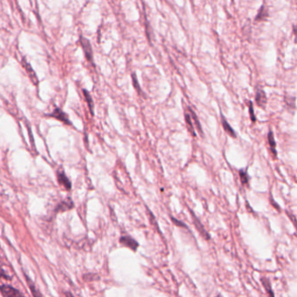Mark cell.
<instances>
[{"label":"cell","mask_w":297,"mask_h":297,"mask_svg":"<svg viewBox=\"0 0 297 297\" xmlns=\"http://www.w3.org/2000/svg\"><path fill=\"white\" fill-rule=\"evenodd\" d=\"M191 215L192 217H193V221H194L195 229H197V231L200 233V235H201L205 240H210V239H211L210 234H209V232L207 231L206 229L204 228L202 223L200 222V220L198 219L197 216L194 214V212L191 211Z\"/></svg>","instance_id":"6da1fadb"},{"label":"cell","mask_w":297,"mask_h":297,"mask_svg":"<svg viewBox=\"0 0 297 297\" xmlns=\"http://www.w3.org/2000/svg\"><path fill=\"white\" fill-rule=\"evenodd\" d=\"M239 175H240V182H242V184L244 185V186L248 185L249 182V177L248 173H247V170L240 169V171H239Z\"/></svg>","instance_id":"5bb4252c"},{"label":"cell","mask_w":297,"mask_h":297,"mask_svg":"<svg viewBox=\"0 0 297 297\" xmlns=\"http://www.w3.org/2000/svg\"><path fill=\"white\" fill-rule=\"evenodd\" d=\"M220 115H221V124H222L223 128H224L225 132H226L227 134H229L231 137L236 138V134H235L234 129L232 128V126L229 125V123L227 121L226 119L223 116L221 113H220Z\"/></svg>","instance_id":"ba28073f"},{"label":"cell","mask_w":297,"mask_h":297,"mask_svg":"<svg viewBox=\"0 0 297 297\" xmlns=\"http://www.w3.org/2000/svg\"><path fill=\"white\" fill-rule=\"evenodd\" d=\"M0 292L5 297H25L17 289L9 285L0 286Z\"/></svg>","instance_id":"3957f363"},{"label":"cell","mask_w":297,"mask_h":297,"mask_svg":"<svg viewBox=\"0 0 297 297\" xmlns=\"http://www.w3.org/2000/svg\"><path fill=\"white\" fill-rule=\"evenodd\" d=\"M261 281H262L263 287H264V289H265L266 292H267V294H268L269 297H274V291H273L271 283L269 282V279H267L266 277H262Z\"/></svg>","instance_id":"9c48e42d"},{"label":"cell","mask_w":297,"mask_h":297,"mask_svg":"<svg viewBox=\"0 0 297 297\" xmlns=\"http://www.w3.org/2000/svg\"><path fill=\"white\" fill-rule=\"evenodd\" d=\"M249 115H250V119H251L252 121L255 122L256 121V116L254 115V106H253V102L252 101L249 102Z\"/></svg>","instance_id":"ffe728a7"},{"label":"cell","mask_w":297,"mask_h":297,"mask_svg":"<svg viewBox=\"0 0 297 297\" xmlns=\"http://www.w3.org/2000/svg\"><path fill=\"white\" fill-rule=\"evenodd\" d=\"M66 297H73V295L71 293H66Z\"/></svg>","instance_id":"603a6c76"},{"label":"cell","mask_w":297,"mask_h":297,"mask_svg":"<svg viewBox=\"0 0 297 297\" xmlns=\"http://www.w3.org/2000/svg\"><path fill=\"white\" fill-rule=\"evenodd\" d=\"M120 243L124 247L132 249L134 252L137 251L138 248H139V243L137 240H135L134 238L129 235H122L120 238Z\"/></svg>","instance_id":"7a4b0ae2"},{"label":"cell","mask_w":297,"mask_h":297,"mask_svg":"<svg viewBox=\"0 0 297 297\" xmlns=\"http://www.w3.org/2000/svg\"><path fill=\"white\" fill-rule=\"evenodd\" d=\"M0 278H3V279H8L9 276L6 274V272L4 271V269L0 267Z\"/></svg>","instance_id":"44dd1931"},{"label":"cell","mask_w":297,"mask_h":297,"mask_svg":"<svg viewBox=\"0 0 297 297\" xmlns=\"http://www.w3.org/2000/svg\"><path fill=\"white\" fill-rule=\"evenodd\" d=\"M132 80H133V84H134L135 88L136 89V91L140 95V94H141V88H140V84H139V81H138L137 76H136L135 73L132 75Z\"/></svg>","instance_id":"e0dca14e"},{"label":"cell","mask_w":297,"mask_h":297,"mask_svg":"<svg viewBox=\"0 0 297 297\" xmlns=\"http://www.w3.org/2000/svg\"><path fill=\"white\" fill-rule=\"evenodd\" d=\"M185 120H186L187 124H188V128H189V131L191 133V135L194 136V137H196V134L194 132V125H193V122H192L191 116L189 115V113L185 112Z\"/></svg>","instance_id":"4fadbf2b"},{"label":"cell","mask_w":297,"mask_h":297,"mask_svg":"<svg viewBox=\"0 0 297 297\" xmlns=\"http://www.w3.org/2000/svg\"><path fill=\"white\" fill-rule=\"evenodd\" d=\"M171 220L175 226L180 227V228H183V229H188V226H187L185 223L182 222L181 220H177V219L174 217V216H171Z\"/></svg>","instance_id":"d6986e66"},{"label":"cell","mask_w":297,"mask_h":297,"mask_svg":"<svg viewBox=\"0 0 297 297\" xmlns=\"http://www.w3.org/2000/svg\"><path fill=\"white\" fill-rule=\"evenodd\" d=\"M268 15V12H266L265 6H261L260 11L258 12L257 17H255V20H263Z\"/></svg>","instance_id":"ac0fdd59"},{"label":"cell","mask_w":297,"mask_h":297,"mask_svg":"<svg viewBox=\"0 0 297 297\" xmlns=\"http://www.w3.org/2000/svg\"><path fill=\"white\" fill-rule=\"evenodd\" d=\"M24 66H25V68H26V71H27L29 77L31 78V80H32V82L35 83V85H38L39 81H38L37 76H36V73H35L34 71H33V69L32 68L31 65L26 63V62H24Z\"/></svg>","instance_id":"30bf717a"},{"label":"cell","mask_w":297,"mask_h":297,"mask_svg":"<svg viewBox=\"0 0 297 297\" xmlns=\"http://www.w3.org/2000/svg\"><path fill=\"white\" fill-rule=\"evenodd\" d=\"M216 297H222V296H221V295H220V294H218L217 296H216Z\"/></svg>","instance_id":"cb8c5ba5"},{"label":"cell","mask_w":297,"mask_h":297,"mask_svg":"<svg viewBox=\"0 0 297 297\" xmlns=\"http://www.w3.org/2000/svg\"><path fill=\"white\" fill-rule=\"evenodd\" d=\"M83 94L86 97V101H87V104H88L89 109H90V112H91V115H94V101H92V99H91V95L89 94L88 91H86L84 89Z\"/></svg>","instance_id":"9a60e30c"},{"label":"cell","mask_w":297,"mask_h":297,"mask_svg":"<svg viewBox=\"0 0 297 297\" xmlns=\"http://www.w3.org/2000/svg\"><path fill=\"white\" fill-rule=\"evenodd\" d=\"M58 180H59V183L61 186L63 187L64 189H66V190L71 189V182H70V180H69L68 178H67L64 172H59L58 173Z\"/></svg>","instance_id":"5b68a950"},{"label":"cell","mask_w":297,"mask_h":297,"mask_svg":"<svg viewBox=\"0 0 297 297\" xmlns=\"http://www.w3.org/2000/svg\"><path fill=\"white\" fill-rule=\"evenodd\" d=\"M270 200H271L272 204L274 205V208H275V209H277L278 210L280 211V207L278 206L277 203L274 202V200H273V198H270Z\"/></svg>","instance_id":"7402d4cb"},{"label":"cell","mask_w":297,"mask_h":297,"mask_svg":"<svg viewBox=\"0 0 297 297\" xmlns=\"http://www.w3.org/2000/svg\"><path fill=\"white\" fill-rule=\"evenodd\" d=\"M255 101L258 106L260 107H265L267 103V96H266L265 91L263 89H258L255 94Z\"/></svg>","instance_id":"8992f818"},{"label":"cell","mask_w":297,"mask_h":297,"mask_svg":"<svg viewBox=\"0 0 297 297\" xmlns=\"http://www.w3.org/2000/svg\"><path fill=\"white\" fill-rule=\"evenodd\" d=\"M49 116L56 118V119L60 120V121H62V122L71 125V122L69 121L67 115H66L63 111H61L60 108L55 109L54 112H53L52 114H51V115H49Z\"/></svg>","instance_id":"52a82bcc"},{"label":"cell","mask_w":297,"mask_h":297,"mask_svg":"<svg viewBox=\"0 0 297 297\" xmlns=\"http://www.w3.org/2000/svg\"><path fill=\"white\" fill-rule=\"evenodd\" d=\"M26 280L28 282V285L30 287V289H31V291H32V294H33V296L34 297H42L41 294H40L39 290L36 289V287H35L34 284L32 283V281L30 280V278H28V276L26 275Z\"/></svg>","instance_id":"2e32d148"},{"label":"cell","mask_w":297,"mask_h":297,"mask_svg":"<svg viewBox=\"0 0 297 297\" xmlns=\"http://www.w3.org/2000/svg\"><path fill=\"white\" fill-rule=\"evenodd\" d=\"M80 42H81V46L83 47L84 52H85L86 59L92 63V62H94L92 49H91V44L89 42V40L86 39V38L81 37Z\"/></svg>","instance_id":"277c9868"},{"label":"cell","mask_w":297,"mask_h":297,"mask_svg":"<svg viewBox=\"0 0 297 297\" xmlns=\"http://www.w3.org/2000/svg\"><path fill=\"white\" fill-rule=\"evenodd\" d=\"M189 112H190V116H191V118H193V120H194L195 126L197 127V129L200 131V134L203 135L202 127H201V125H200V120L198 119L197 115H196V114L194 113V110H193L191 107H189Z\"/></svg>","instance_id":"7c38bea8"},{"label":"cell","mask_w":297,"mask_h":297,"mask_svg":"<svg viewBox=\"0 0 297 297\" xmlns=\"http://www.w3.org/2000/svg\"><path fill=\"white\" fill-rule=\"evenodd\" d=\"M268 140H269V146H270V148H271L273 154L276 156L277 155V152L275 150L276 142L274 140V134H273V132L271 130H269V134H268Z\"/></svg>","instance_id":"8fae6325"}]
</instances>
